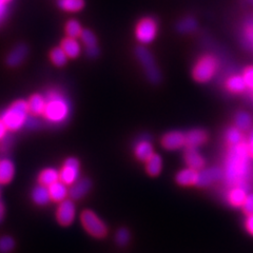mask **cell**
<instances>
[{"instance_id":"6da1fadb","label":"cell","mask_w":253,"mask_h":253,"mask_svg":"<svg viewBox=\"0 0 253 253\" xmlns=\"http://www.w3.org/2000/svg\"><path fill=\"white\" fill-rule=\"evenodd\" d=\"M251 161L246 139L235 146L228 147L223 169L225 183L229 187H244L248 189L251 175Z\"/></svg>"},{"instance_id":"7a4b0ae2","label":"cell","mask_w":253,"mask_h":253,"mask_svg":"<svg viewBox=\"0 0 253 253\" xmlns=\"http://www.w3.org/2000/svg\"><path fill=\"white\" fill-rule=\"evenodd\" d=\"M71 107L68 98L58 90H51L45 95V107L43 116L52 125L66 123L70 116Z\"/></svg>"},{"instance_id":"3957f363","label":"cell","mask_w":253,"mask_h":253,"mask_svg":"<svg viewBox=\"0 0 253 253\" xmlns=\"http://www.w3.org/2000/svg\"><path fill=\"white\" fill-rule=\"evenodd\" d=\"M218 70V58L214 54L205 53L196 59L191 70V75L196 83L207 84L215 77Z\"/></svg>"},{"instance_id":"277c9868","label":"cell","mask_w":253,"mask_h":253,"mask_svg":"<svg viewBox=\"0 0 253 253\" xmlns=\"http://www.w3.org/2000/svg\"><path fill=\"white\" fill-rule=\"evenodd\" d=\"M28 113V101L19 99L13 102L12 106L4 111L1 115V121L4 123L7 130L17 131L26 125Z\"/></svg>"},{"instance_id":"5b68a950","label":"cell","mask_w":253,"mask_h":253,"mask_svg":"<svg viewBox=\"0 0 253 253\" xmlns=\"http://www.w3.org/2000/svg\"><path fill=\"white\" fill-rule=\"evenodd\" d=\"M158 30H160V27H158L157 20L151 16H146L137 21L134 33H135L136 41L140 44L146 45L155 41Z\"/></svg>"},{"instance_id":"8992f818","label":"cell","mask_w":253,"mask_h":253,"mask_svg":"<svg viewBox=\"0 0 253 253\" xmlns=\"http://www.w3.org/2000/svg\"><path fill=\"white\" fill-rule=\"evenodd\" d=\"M135 54L137 60L145 71V74L149 79V82L157 84L161 82L162 74L160 69H158L156 61L154 60L153 55L144 46H137Z\"/></svg>"},{"instance_id":"52a82bcc","label":"cell","mask_w":253,"mask_h":253,"mask_svg":"<svg viewBox=\"0 0 253 253\" xmlns=\"http://www.w3.org/2000/svg\"><path fill=\"white\" fill-rule=\"evenodd\" d=\"M81 221L85 231L93 237L104 239L108 233L106 224L92 210H84L81 215Z\"/></svg>"},{"instance_id":"ba28073f","label":"cell","mask_w":253,"mask_h":253,"mask_svg":"<svg viewBox=\"0 0 253 253\" xmlns=\"http://www.w3.org/2000/svg\"><path fill=\"white\" fill-rule=\"evenodd\" d=\"M79 169H81V165H79L77 158H68L59 171V180L67 186L73 185L79 178Z\"/></svg>"},{"instance_id":"9c48e42d","label":"cell","mask_w":253,"mask_h":253,"mask_svg":"<svg viewBox=\"0 0 253 253\" xmlns=\"http://www.w3.org/2000/svg\"><path fill=\"white\" fill-rule=\"evenodd\" d=\"M76 214V207L73 200H65L59 203L56 211L57 221L61 226H70L74 221Z\"/></svg>"},{"instance_id":"30bf717a","label":"cell","mask_w":253,"mask_h":253,"mask_svg":"<svg viewBox=\"0 0 253 253\" xmlns=\"http://www.w3.org/2000/svg\"><path fill=\"white\" fill-rule=\"evenodd\" d=\"M162 146L166 150H178L186 147V135L181 131H170L165 134L162 138Z\"/></svg>"},{"instance_id":"8fae6325","label":"cell","mask_w":253,"mask_h":253,"mask_svg":"<svg viewBox=\"0 0 253 253\" xmlns=\"http://www.w3.org/2000/svg\"><path fill=\"white\" fill-rule=\"evenodd\" d=\"M224 86L227 92L230 94H243L247 92V84L242 74H232L229 75L224 83Z\"/></svg>"},{"instance_id":"7c38bea8","label":"cell","mask_w":253,"mask_h":253,"mask_svg":"<svg viewBox=\"0 0 253 253\" xmlns=\"http://www.w3.org/2000/svg\"><path fill=\"white\" fill-rule=\"evenodd\" d=\"M91 181L90 179L83 177V178H78L73 185H71L69 188V196L72 199L73 201H78L82 200L83 197H84L91 189Z\"/></svg>"},{"instance_id":"4fadbf2b","label":"cell","mask_w":253,"mask_h":253,"mask_svg":"<svg viewBox=\"0 0 253 253\" xmlns=\"http://www.w3.org/2000/svg\"><path fill=\"white\" fill-rule=\"evenodd\" d=\"M224 173L223 170L219 168H209V169H202L200 170L199 174V187H208L211 184L215 183V181L223 178Z\"/></svg>"},{"instance_id":"5bb4252c","label":"cell","mask_w":253,"mask_h":253,"mask_svg":"<svg viewBox=\"0 0 253 253\" xmlns=\"http://www.w3.org/2000/svg\"><path fill=\"white\" fill-rule=\"evenodd\" d=\"M82 42H84L85 46V53L91 58H95L98 56L99 49H98V43H97V38L95 36L92 31L85 29L83 31L81 35Z\"/></svg>"},{"instance_id":"9a60e30c","label":"cell","mask_w":253,"mask_h":253,"mask_svg":"<svg viewBox=\"0 0 253 253\" xmlns=\"http://www.w3.org/2000/svg\"><path fill=\"white\" fill-rule=\"evenodd\" d=\"M186 148H199L208 140V133L203 129H192L185 133Z\"/></svg>"},{"instance_id":"2e32d148","label":"cell","mask_w":253,"mask_h":253,"mask_svg":"<svg viewBox=\"0 0 253 253\" xmlns=\"http://www.w3.org/2000/svg\"><path fill=\"white\" fill-rule=\"evenodd\" d=\"M199 174L200 171L187 167L186 169L180 170L176 174L175 180L179 186L183 187L197 186V183H199Z\"/></svg>"},{"instance_id":"e0dca14e","label":"cell","mask_w":253,"mask_h":253,"mask_svg":"<svg viewBox=\"0 0 253 253\" xmlns=\"http://www.w3.org/2000/svg\"><path fill=\"white\" fill-rule=\"evenodd\" d=\"M184 158L189 168L200 171L205 167V158L196 148H186Z\"/></svg>"},{"instance_id":"ac0fdd59","label":"cell","mask_w":253,"mask_h":253,"mask_svg":"<svg viewBox=\"0 0 253 253\" xmlns=\"http://www.w3.org/2000/svg\"><path fill=\"white\" fill-rule=\"evenodd\" d=\"M134 154H135L137 160L146 163V161L154 154V149L151 141L144 137L137 140L135 147H134Z\"/></svg>"},{"instance_id":"d6986e66","label":"cell","mask_w":253,"mask_h":253,"mask_svg":"<svg viewBox=\"0 0 253 253\" xmlns=\"http://www.w3.org/2000/svg\"><path fill=\"white\" fill-rule=\"evenodd\" d=\"M28 55V46L25 43H19L16 45L11 53L6 57V65L15 68L18 67L20 63L26 59Z\"/></svg>"},{"instance_id":"ffe728a7","label":"cell","mask_w":253,"mask_h":253,"mask_svg":"<svg viewBox=\"0 0 253 253\" xmlns=\"http://www.w3.org/2000/svg\"><path fill=\"white\" fill-rule=\"evenodd\" d=\"M248 193L244 187H230L227 193V202L232 207H242Z\"/></svg>"},{"instance_id":"44dd1931","label":"cell","mask_w":253,"mask_h":253,"mask_svg":"<svg viewBox=\"0 0 253 253\" xmlns=\"http://www.w3.org/2000/svg\"><path fill=\"white\" fill-rule=\"evenodd\" d=\"M15 175V165L9 158L0 160V185L11 183Z\"/></svg>"},{"instance_id":"7402d4cb","label":"cell","mask_w":253,"mask_h":253,"mask_svg":"<svg viewBox=\"0 0 253 253\" xmlns=\"http://www.w3.org/2000/svg\"><path fill=\"white\" fill-rule=\"evenodd\" d=\"M47 188H49L51 201L55 203H61L67 200V197L69 196V188L61 180L56 181V183H54Z\"/></svg>"},{"instance_id":"603a6c76","label":"cell","mask_w":253,"mask_h":253,"mask_svg":"<svg viewBox=\"0 0 253 253\" xmlns=\"http://www.w3.org/2000/svg\"><path fill=\"white\" fill-rule=\"evenodd\" d=\"M60 46L65 51L69 58H76L82 53V45L77 42L76 38L67 37L61 42Z\"/></svg>"},{"instance_id":"cb8c5ba5","label":"cell","mask_w":253,"mask_h":253,"mask_svg":"<svg viewBox=\"0 0 253 253\" xmlns=\"http://www.w3.org/2000/svg\"><path fill=\"white\" fill-rule=\"evenodd\" d=\"M29 112L33 115H42L43 114L45 107V97L41 94L32 95L28 101Z\"/></svg>"},{"instance_id":"d4e9b609","label":"cell","mask_w":253,"mask_h":253,"mask_svg":"<svg viewBox=\"0 0 253 253\" xmlns=\"http://www.w3.org/2000/svg\"><path fill=\"white\" fill-rule=\"evenodd\" d=\"M58 180H59V171H57L54 168H46L39 173L38 181L39 184L42 186L50 187L51 185L56 183Z\"/></svg>"},{"instance_id":"484cf974","label":"cell","mask_w":253,"mask_h":253,"mask_svg":"<svg viewBox=\"0 0 253 253\" xmlns=\"http://www.w3.org/2000/svg\"><path fill=\"white\" fill-rule=\"evenodd\" d=\"M32 199H33L34 203L38 206H44L51 201L49 188L42 186L39 184V186L35 187L33 192H32Z\"/></svg>"},{"instance_id":"4316f807","label":"cell","mask_w":253,"mask_h":253,"mask_svg":"<svg viewBox=\"0 0 253 253\" xmlns=\"http://www.w3.org/2000/svg\"><path fill=\"white\" fill-rule=\"evenodd\" d=\"M163 160L162 156L154 153L149 160L146 161V171L150 176H157L162 172Z\"/></svg>"},{"instance_id":"83f0119b","label":"cell","mask_w":253,"mask_h":253,"mask_svg":"<svg viewBox=\"0 0 253 253\" xmlns=\"http://www.w3.org/2000/svg\"><path fill=\"white\" fill-rule=\"evenodd\" d=\"M245 139L246 138L244 136L243 131L237 129L236 126H231V128H229L225 132V141L228 147L235 146L237 144H240V142L244 141Z\"/></svg>"},{"instance_id":"f1b7e54d","label":"cell","mask_w":253,"mask_h":253,"mask_svg":"<svg viewBox=\"0 0 253 253\" xmlns=\"http://www.w3.org/2000/svg\"><path fill=\"white\" fill-rule=\"evenodd\" d=\"M57 4L63 11L75 13L82 11L85 5V2L84 0H58Z\"/></svg>"},{"instance_id":"f546056e","label":"cell","mask_w":253,"mask_h":253,"mask_svg":"<svg viewBox=\"0 0 253 253\" xmlns=\"http://www.w3.org/2000/svg\"><path fill=\"white\" fill-rule=\"evenodd\" d=\"M234 123L237 129L245 132L251 128L253 121H252L251 115L248 114L247 112H239L235 115Z\"/></svg>"},{"instance_id":"4dcf8cb0","label":"cell","mask_w":253,"mask_h":253,"mask_svg":"<svg viewBox=\"0 0 253 253\" xmlns=\"http://www.w3.org/2000/svg\"><path fill=\"white\" fill-rule=\"evenodd\" d=\"M197 28V22L193 17H185L177 23V31L181 34H189L194 32Z\"/></svg>"},{"instance_id":"1f68e13d","label":"cell","mask_w":253,"mask_h":253,"mask_svg":"<svg viewBox=\"0 0 253 253\" xmlns=\"http://www.w3.org/2000/svg\"><path fill=\"white\" fill-rule=\"evenodd\" d=\"M243 42L248 49L253 51V18L247 20L244 25Z\"/></svg>"},{"instance_id":"d6a6232c","label":"cell","mask_w":253,"mask_h":253,"mask_svg":"<svg viewBox=\"0 0 253 253\" xmlns=\"http://www.w3.org/2000/svg\"><path fill=\"white\" fill-rule=\"evenodd\" d=\"M50 57H51L52 62L57 67L65 66L68 61V58H69L67 56V54L65 53V51L62 50L61 46L54 47V49L50 53Z\"/></svg>"},{"instance_id":"836d02e7","label":"cell","mask_w":253,"mask_h":253,"mask_svg":"<svg viewBox=\"0 0 253 253\" xmlns=\"http://www.w3.org/2000/svg\"><path fill=\"white\" fill-rule=\"evenodd\" d=\"M84 29L82 28V25L75 19H71L67 22L66 25V33L68 37L77 38L81 37Z\"/></svg>"},{"instance_id":"e575fe53","label":"cell","mask_w":253,"mask_h":253,"mask_svg":"<svg viewBox=\"0 0 253 253\" xmlns=\"http://www.w3.org/2000/svg\"><path fill=\"white\" fill-rule=\"evenodd\" d=\"M15 247V242L11 236H2L0 239V253H9Z\"/></svg>"},{"instance_id":"d590c367","label":"cell","mask_w":253,"mask_h":253,"mask_svg":"<svg viewBox=\"0 0 253 253\" xmlns=\"http://www.w3.org/2000/svg\"><path fill=\"white\" fill-rule=\"evenodd\" d=\"M245 83L247 84V91L250 93H253V66H249L247 68H245L243 73H242Z\"/></svg>"},{"instance_id":"8d00e7d4","label":"cell","mask_w":253,"mask_h":253,"mask_svg":"<svg viewBox=\"0 0 253 253\" xmlns=\"http://www.w3.org/2000/svg\"><path fill=\"white\" fill-rule=\"evenodd\" d=\"M115 241H116V243L118 245H120V246H125V245L128 244L129 241H130V233H129V231L126 230V229H125V228L120 229V230L116 232Z\"/></svg>"},{"instance_id":"74e56055","label":"cell","mask_w":253,"mask_h":253,"mask_svg":"<svg viewBox=\"0 0 253 253\" xmlns=\"http://www.w3.org/2000/svg\"><path fill=\"white\" fill-rule=\"evenodd\" d=\"M242 209L246 215L253 214V193H250L247 195L246 200H245L242 206Z\"/></svg>"},{"instance_id":"f35d334b","label":"cell","mask_w":253,"mask_h":253,"mask_svg":"<svg viewBox=\"0 0 253 253\" xmlns=\"http://www.w3.org/2000/svg\"><path fill=\"white\" fill-rule=\"evenodd\" d=\"M12 0H0V26L6 18V15L9 10H7V4H9Z\"/></svg>"},{"instance_id":"ab89813d","label":"cell","mask_w":253,"mask_h":253,"mask_svg":"<svg viewBox=\"0 0 253 253\" xmlns=\"http://www.w3.org/2000/svg\"><path fill=\"white\" fill-rule=\"evenodd\" d=\"M245 228H246L248 233L253 236V214L247 215L246 221H245Z\"/></svg>"},{"instance_id":"60d3db41","label":"cell","mask_w":253,"mask_h":253,"mask_svg":"<svg viewBox=\"0 0 253 253\" xmlns=\"http://www.w3.org/2000/svg\"><path fill=\"white\" fill-rule=\"evenodd\" d=\"M246 144H247L248 153L251 157V160L253 161V131H251L250 135L248 136V138H246Z\"/></svg>"},{"instance_id":"b9f144b4","label":"cell","mask_w":253,"mask_h":253,"mask_svg":"<svg viewBox=\"0 0 253 253\" xmlns=\"http://www.w3.org/2000/svg\"><path fill=\"white\" fill-rule=\"evenodd\" d=\"M6 130L7 128L5 126L4 123L1 121V118H0V141H1L3 138H5Z\"/></svg>"},{"instance_id":"7bdbcfd3","label":"cell","mask_w":253,"mask_h":253,"mask_svg":"<svg viewBox=\"0 0 253 253\" xmlns=\"http://www.w3.org/2000/svg\"><path fill=\"white\" fill-rule=\"evenodd\" d=\"M26 125L29 126V128H37L39 126V122L35 118H28Z\"/></svg>"},{"instance_id":"ee69618b","label":"cell","mask_w":253,"mask_h":253,"mask_svg":"<svg viewBox=\"0 0 253 253\" xmlns=\"http://www.w3.org/2000/svg\"><path fill=\"white\" fill-rule=\"evenodd\" d=\"M5 214V207H4V204L0 201V223H1L3 217Z\"/></svg>"},{"instance_id":"f6af8a7d","label":"cell","mask_w":253,"mask_h":253,"mask_svg":"<svg viewBox=\"0 0 253 253\" xmlns=\"http://www.w3.org/2000/svg\"><path fill=\"white\" fill-rule=\"evenodd\" d=\"M250 96H251L252 99H253V93H250Z\"/></svg>"},{"instance_id":"bcb514c9","label":"cell","mask_w":253,"mask_h":253,"mask_svg":"<svg viewBox=\"0 0 253 253\" xmlns=\"http://www.w3.org/2000/svg\"><path fill=\"white\" fill-rule=\"evenodd\" d=\"M248 1H250V2H252V3H253V0H248Z\"/></svg>"},{"instance_id":"7dc6e473","label":"cell","mask_w":253,"mask_h":253,"mask_svg":"<svg viewBox=\"0 0 253 253\" xmlns=\"http://www.w3.org/2000/svg\"><path fill=\"white\" fill-rule=\"evenodd\" d=\"M0 195H1V190H0Z\"/></svg>"}]
</instances>
